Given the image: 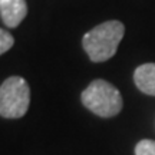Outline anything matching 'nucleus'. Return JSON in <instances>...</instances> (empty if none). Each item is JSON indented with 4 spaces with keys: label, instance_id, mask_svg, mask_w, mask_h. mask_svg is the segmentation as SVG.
<instances>
[{
    "label": "nucleus",
    "instance_id": "obj_1",
    "mask_svg": "<svg viewBox=\"0 0 155 155\" xmlns=\"http://www.w3.org/2000/svg\"><path fill=\"white\" fill-rule=\"evenodd\" d=\"M124 33L125 26L119 20L104 22L83 36V49L92 62H105L116 53Z\"/></svg>",
    "mask_w": 155,
    "mask_h": 155
},
{
    "label": "nucleus",
    "instance_id": "obj_2",
    "mask_svg": "<svg viewBox=\"0 0 155 155\" xmlns=\"http://www.w3.org/2000/svg\"><path fill=\"white\" fill-rule=\"evenodd\" d=\"M82 104L98 116L111 118L121 112L124 101L114 85L104 79H96L82 92Z\"/></svg>",
    "mask_w": 155,
    "mask_h": 155
},
{
    "label": "nucleus",
    "instance_id": "obj_3",
    "mask_svg": "<svg viewBox=\"0 0 155 155\" xmlns=\"http://www.w3.org/2000/svg\"><path fill=\"white\" fill-rule=\"evenodd\" d=\"M30 89L20 76L7 78L0 86V116L22 118L29 109Z\"/></svg>",
    "mask_w": 155,
    "mask_h": 155
},
{
    "label": "nucleus",
    "instance_id": "obj_4",
    "mask_svg": "<svg viewBox=\"0 0 155 155\" xmlns=\"http://www.w3.org/2000/svg\"><path fill=\"white\" fill-rule=\"evenodd\" d=\"M28 15L25 0H0V16L7 28H16Z\"/></svg>",
    "mask_w": 155,
    "mask_h": 155
},
{
    "label": "nucleus",
    "instance_id": "obj_5",
    "mask_svg": "<svg viewBox=\"0 0 155 155\" xmlns=\"http://www.w3.org/2000/svg\"><path fill=\"white\" fill-rule=\"evenodd\" d=\"M134 81L141 92L155 96V63H144L137 68Z\"/></svg>",
    "mask_w": 155,
    "mask_h": 155
},
{
    "label": "nucleus",
    "instance_id": "obj_6",
    "mask_svg": "<svg viewBox=\"0 0 155 155\" xmlns=\"http://www.w3.org/2000/svg\"><path fill=\"white\" fill-rule=\"evenodd\" d=\"M135 155H155V141L142 139L135 147Z\"/></svg>",
    "mask_w": 155,
    "mask_h": 155
},
{
    "label": "nucleus",
    "instance_id": "obj_7",
    "mask_svg": "<svg viewBox=\"0 0 155 155\" xmlns=\"http://www.w3.org/2000/svg\"><path fill=\"white\" fill-rule=\"evenodd\" d=\"M13 43H15L13 36H12L9 32L0 29V55L5 53V52H7V50L13 46Z\"/></svg>",
    "mask_w": 155,
    "mask_h": 155
}]
</instances>
